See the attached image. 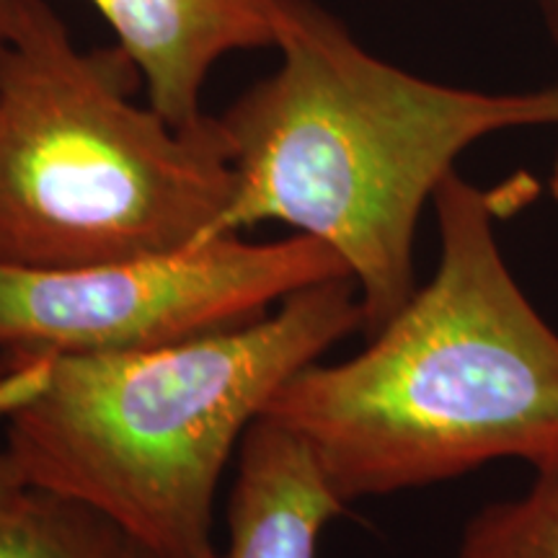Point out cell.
<instances>
[{"label":"cell","mask_w":558,"mask_h":558,"mask_svg":"<svg viewBox=\"0 0 558 558\" xmlns=\"http://www.w3.org/2000/svg\"><path fill=\"white\" fill-rule=\"evenodd\" d=\"M432 205L435 277L362 352L303 367L264 414L308 445L344 505L494 460H558V333L507 267L499 194L452 171Z\"/></svg>","instance_id":"1"},{"label":"cell","mask_w":558,"mask_h":558,"mask_svg":"<svg viewBox=\"0 0 558 558\" xmlns=\"http://www.w3.org/2000/svg\"><path fill=\"white\" fill-rule=\"evenodd\" d=\"M279 65L220 114L235 194L207 241L282 222L357 282L367 337L416 292L418 218L458 158L497 132L558 124V86L476 90L378 58L313 0H284Z\"/></svg>","instance_id":"2"},{"label":"cell","mask_w":558,"mask_h":558,"mask_svg":"<svg viewBox=\"0 0 558 558\" xmlns=\"http://www.w3.org/2000/svg\"><path fill=\"white\" fill-rule=\"evenodd\" d=\"M365 329L352 277L181 344L0 360L3 450L26 486L101 509L166 558H215V501L292 375Z\"/></svg>","instance_id":"3"},{"label":"cell","mask_w":558,"mask_h":558,"mask_svg":"<svg viewBox=\"0 0 558 558\" xmlns=\"http://www.w3.org/2000/svg\"><path fill=\"white\" fill-rule=\"evenodd\" d=\"M117 47L78 50L47 0L0 45V264L81 269L205 243L235 194L218 117L173 128Z\"/></svg>","instance_id":"4"},{"label":"cell","mask_w":558,"mask_h":558,"mask_svg":"<svg viewBox=\"0 0 558 558\" xmlns=\"http://www.w3.org/2000/svg\"><path fill=\"white\" fill-rule=\"evenodd\" d=\"M352 277L311 235H241L96 264L24 269L0 264V360L143 352L235 329L298 290Z\"/></svg>","instance_id":"5"},{"label":"cell","mask_w":558,"mask_h":558,"mask_svg":"<svg viewBox=\"0 0 558 558\" xmlns=\"http://www.w3.org/2000/svg\"><path fill=\"white\" fill-rule=\"evenodd\" d=\"M135 62L148 104L173 128L205 120L209 70L230 52L277 47L284 0H90Z\"/></svg>","instance_id":"6"},{"label":"cell","mask_w":558,"mask_h":558,"mask_svg":"<svg viewBox=\"0 0 558 558\" xmlns=\"http://www.w3.org/2000/svg\"><path fill=\"white\" fill-rule=\"evenodd\" d=\"M344 509L303 442L256 432L235 458L228 543L215 558H316L320 533Z\"/></svg>","instance_id":"7"},{"label":"cell","mask_w":558,"mask_h":558,"mask_svg":"<svg viewBox=\"0 0 558 558\" xmlns=\"http://www.w3.org/2000/svg\"><path fill=\"white\" fill-rule=\"evenodd\" d=\"M0 558H166L101 509L24 486L0 509Z\"/></svg>","instance_id":"8"},{"label":"cell","mask_w":558,"mask_h":558,"mask_svg":"<svg viewBox=\"0 0 558 558\" xmlns=\"http://www.w3.org/2000/svg\"><path fill=\"white\" fill-rule=\"evenodd\" d=\"M458 558H558V460L535 469L525 494L478 509Z\"/></svg>","instance_id":"9"},{"label":"cell","mask_w":558,"mask_h":558,"mask_svg":"<svg viewBox=\"0 0 558 558\" xmlns=\"http://www.w3.org/2000/svg\"><path fill=\"white\" fill-rule=\"evenodd\" d=\"M24 486V478H21V473L16 465H13L9 452L0 448V509L9 505Z\"/></svg>","instance_id":"10"},{"label":"cell","mask_w":558,"mask_h":558,"mask_svg":"<svg viewBox=\"0 0 558 558\" xmlns=\"http://www.w3.org/2000/svg\"><path fill=\"white\" fill-rule=\"evenodd\" d=\"M21 3H24V0H0V45L9 39L13 24H16L19 19Z\"/></svg>","instance_id":"11"},{"label":"cell","mask_w":558,"mask_h":558,"mask_svg":"<svg viewBox=\"0 0 558 558\" xmlns=\"http://www.w3.org/2000/svg\"><path fill=\"white\" fill-rule=\"evenodd\" d=\"M541 11H543V21H546V29L550 34V41L558 50V0H538Z\"/></svg>","instance_id":"12"},{"label":"cell","mask_w":558,"mask_h":558,"mask_svg":"<svg viewBox=\"0 0 558 558\" xmlns=\"http://www.w3.org/2000/svg\"><path fill=\"white\" fill-rule=\"evenodd\" d=\"M550 192H554V197L558 199V158H556V166H554V177H550Z\"/></svg>","instance_id":"13"}]
</instances>
